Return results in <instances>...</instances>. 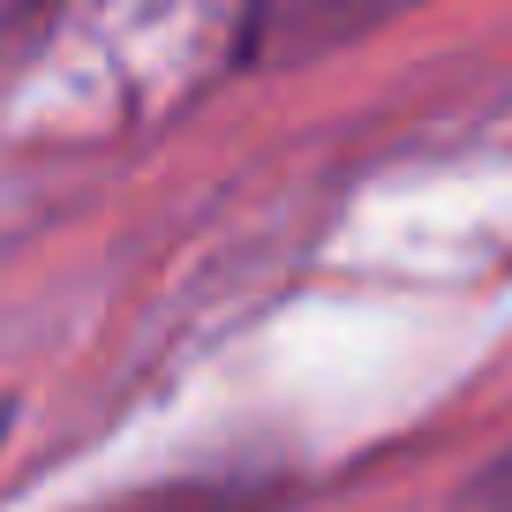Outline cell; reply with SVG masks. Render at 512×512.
<instances>
[{
    "mask_svg": "<svg viewBox=\"0 0 512 512\" xmlns=\"http://www.w3.org/2000/svg\"><path fill=\"white\" fill-rule=\"evenodd\" d=\"M279 490H256V482H174V490H144L113 512H272Z\"/></svg>",
    "mask_w": 512,
    "mask_h": 512,
    "instance_id": "cell-1",
    "label": "cell"
},
{
    "mask_svg": "<svg viewBox=\"0 0 512 512\" xmlns=\"http://www.w3.org/2000/svg\"><path fill=\"white\" fill-rule=\"evenodd\" d=\"M460 512H512V452H497V460L460 490Z\"/></svg>",
    "mask_w": 512,
    "mask_h": 512,
    "instance_id": "cell-2",
    "label": "cell"
}]
</instances>
